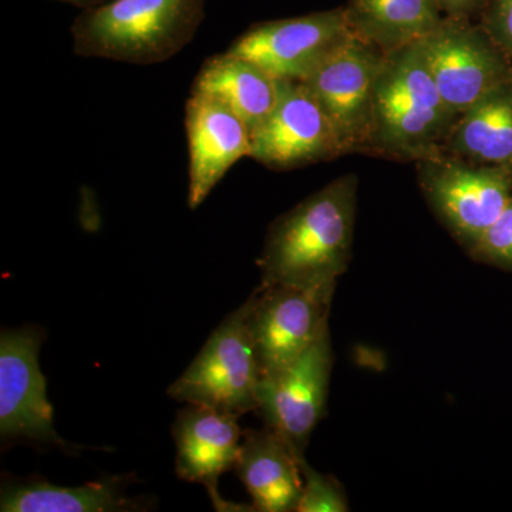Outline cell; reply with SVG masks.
I'll use <instances>...</instances> for the list:
<instances>
[{
  "label": "cell",
  "mask_w": 512,
  "mask_h": 512,
  "mask_svg": "<svg viewBox=\"0 0 512 512\" xmlns=\"http://www.w3.org/2000/svg\"><path fill=\"white\" fill-rule=\"evenodd\" d=\"M357 185L355 174L343 175L272 224L261 285L338 284L352 255Z\"/></svg>",
  "instance_id": "1"
},
{
  "label": "cell",
  "mask_w": 512,
  "mask_h": 512,
  "mask_svg": "<svg viewBox=\"0 0 512 512\" xmlns=\"http://www.w3.org/2000/svg\"><path fill=\"white\" fill-rule=\"evenodd\" d=\"M457 119L434 83L420 40L383 56L366 151L417 163L444 151Z\"/></svg>",
  "instance_id": "2"
},
{
  "label": "cell",
  "mask_w": 512,
  "mask_h": 512,
  "mask_svg": "<svg viewBox=\"0 0 512 512\" xmlns=\"http://www.w3.org/2000/svg\"><path fill=\"white\" fill-rule=\"evenodd\" d=\"M205 0H107L72 26L74 53L133 64L164 62L191 42Z\"/></svg>",
  "instance_id": "3"
},
{
  "label": "cell",
  "mask_w": 512,
  "mask_h": 512,
  "mask_svg": "<svg viewBox=\"0 0 512 512\" xmlns=\"http://www.w3.org/2000/svg\"><path fill=\"white\" fill-rule=\"evenodd\" d=\"M259 383L261 367L247 301L212 332L194 362L171 384L168 396L239 417L258 409Z\"/></svg>",
  "instance_id": "4"
},
{
  "label": "cell",
  "mask_w": 512,
  "mask_h": 512,
  "mask_svg": "<svg viewBox=\"0 0 512 512\" xmlns=\"http://www.w3.org/2000/svg\"><path fill=\"white\" fill-rule=\"evenodd\" d=\"M421 190L439 220L471 249L512 201V173L446 151L417 161Z\"/></svg>",
  "instance_id": "5"
},
{
  "label": "cell",
  "mask_w": 512,
  "mask_h": 512,
  "mask_svg": "<svg viewBox=\"0 0 512 512\" xmlns=\"http://www.w3.org/2000/svg\"><path fill=\"white\" fill-rule=\"evenodd\" d=\"M336 284L261 285L248 299L249 326L262 377L292 365L328 335Z\"/></svg>",
  "instance_id": "6"
},
{
  "label": "cell",
  "mask_w": 512,
  "mask_h": 512,
  "mask_svg": "<svg viewBox=\"0 0 512 512\" xmlns=\"http://www.w3.org/2000/svg\"><path fill=\"white\" fill-rule=\"evenodd\" d=\"M420 43L441 97L458 116L512 80V60L481 23L444 16Z\"/></svg>",
  "instance_id": "7"
},
{
  "label": "cell",
  "mask_w": 512,
  "mask_h": 512,
  "mask_svg": "<svg viewBox=\"0 0 512 512\" xmlns=\"http://www.w3.org/2000/svg\"><path fill=\"white\" fill-rule=\"evenodd\" d=\"M384 53L350 33L303 83L335 130L343 153L366 151L372 130L373 90Z\"/></svg>",
  "instance_id": "8"
},
{
  "label": "cell",
  "mask_w": 512,
  "mask_h": 512,
  "mask_svg": "<svg viewBox=\"0 0 512 512\" xmlns=\"http://www.w3.org/2000/svg\"><path fill=\"white\" fill-rule=\"evenodd\" d=\"M350 33L342 6L258 23L239 36L228 52L258 64L275 79L303 82Z\"/></svg>",
  "instance_id": "9"
},
{
  "label": "cell",
  "mask_w": 512,
  "mask_h": 512,
  "mask_svg": "<svg viewBox=\"0 0 512 512\" xmlns=\"http://www.w3.org/2000/svg\"><path fill=\"white\" fill-rule=\"evenodd\" d=\"M43 333L36 328L3 329L0 335V437L30 440L66 450L56 433L46 379L39 366Z\"/></svg>",
  "instance_id": "10"
},
{
  "label": "cell",
  "mask_w": 512,
  "mask_h": 512,
  "mask_svg": "<svg viewBox=\"0 0 512 512\" xmlns=\"http://www.w3.org/2000/svg\"><path fill=\"white\" fill-rule=\"evenodd\" d=\"M338 136L308 87L279 80L274 110L251 134V154L272 170H292L343 156Z\"/></svg>",
  "instance_id": "11"
},
{
  "label": "cell",
  "mask_w": 512,
  "mask_h": 512,
  "mask_svg": "<svg viewBox=\"0 0 512 512\" xmlns=\"http://www.w3.org/2000/svg\"><path fill=\"white\" fill-rule=\"evenodd\" d=\"M332 363L328 333L292 365L262 377L259 383L258 410L266 427L284 437L299 454L325 413Z\"/></svg>",
  "instance_id": "12"
},
{
  "label": "cell",
  "mask_w": 512,
  "mask_h": 512,
  "mask_svg": "<svg viewBox=\"0 0 512 512\" xmlns=\"http://www.w3.org/2000/svg\"><path fill=\"white\" fill-rule=\"evenodd\" d=\"M237 419L212 407L187 404L173 426L175 473L180 480L204 485L217 511H247L218 493V480L238 463L242 431Z\"/></svg>",
  "instance_id": "13"
},
{
  "label": "cell",
  "mask_w": 512,
  "mask_h": 512,
  "mask_svg": "<svg viewBox=\"0 0 512 512\" xmlns=\"http://www.w3.org/2000/svg\"><path fill=\"white\" fill-rule=\"evenodd\" d=\"M190 184L188 207H200L232 165L251 154V131L234 111L204 94L191 93L185 107Z\"/></svg>",
  "instance_id": "14"
},
{
  "label": "cell",
  "mask_w": 512,
  "mask_h": 512,
  "mask_svg": "<svg viewBox=\"0 0 512 512\" xmlns=\"http://www.w3.org/2000/svg\"><path fill=\"white\" fill-rule=\"evenodd\" d=\"M244 437L234 470L251 495L254 511H296L303 487V454L269 427L247 431Z\"/></svg>",
  "instance_id": "15"
},
{
  "label": "cell",
  "mask_w": 512,
  "mask_h": 512,
  "mask_svg": "<svg viewBox=\"0 0 512 512\" xmlns=\"http://www.w3.org/2000/svg\"><path fill=\"white\" fill-rule=\"evenodd\" d=\"M191 93L220 101L247 124L252 134L274 110L279 80L258 64L227 50L204 63Z\"/></svg>",
  "instance_id": "16"
},
{
  "label": "cell",
  "mask_w": 512,
  "mask_h": 512,
  "mask_svg": "<svg viewBox=\"0 0 512 512\" xmlns=\"http://www.w3.org/2000/svg\"><path fill=\"white\" fill-rule=\"evenodd\" d=\"M444 151L512 173V80L495 87L458 116Z\"/></svg>",
  "instance_id": "17"
},
{
  "label": "cell",
  "mask_w": 512,
  "mask_h": 512,
  "mask_svg": "<svg viewBox=\"0 0 512 512\" xmlns=\"http://www.w3.org/2000/svg\"><path fill=\"white\" fill-rule=\"evenodd\" d=\"M123 477L57 487L40 477L3 481L2 512H124L146 510L144 503L128 498Z\"/></svg>",
  "instance_id": "18"
},
{
  "label": "cell",
  "mask_w": 512,
  "mask_h": 512,
  "mask_svg": "<svg viewBox=\"0 0 512 512\" xmlns=\"http://www.w3.org/2000/svg\"><path fill=\"white\" fill-rule=\"evenodd\" d=\"M343 8L350 32L384 55L419 42L444 19L437 0H349Z\"/></svg>",
  "instance_id": "19"
},
{
  "label": "cell",
  "mask_w": 512,
  "mask_h": 512,
  "mask_svg": "<svg viewBox=\"0 0 512 512\" xmlns=\"http://www.w3.org/2000/svg\"><path fill=\"white\" fill-rule=\"evenodd\" d=\"M303 487L296 512H346L348 501L342 488L328 476L313 470L305 457H299Z\"/></svg>",
  "instance_id": "20"
},
{
  "label": "cell",
  "mask_w": 512,
  "mask_h": 512,
  "mask_svg": "<svg viewBox=\"0 0 512 512\" xmlns=\"http://www.w3.org/2000/svg\"><path fill=\"white\" fill-rule=\"evenodd\" d=\"M478 261L512 269V201L501 217L485 231L473 248L468 249Z\"/></svg>",
  "instance_id": "21"
},
{
  "label": "cell",
  "mask_w": 512,
  "mask_h": 512,
  "mask_svg": "<svg viewBox=\"0 0 512 512\" xmlns=\"http://www.w3.org/2000/svg\"><path fill=\"white\" fill-rule=\"evenodd\" d=\"M481 26L512 60V0H488Z\"/></svg>",
  "instance_id": "22"
},
{
  "label": "cell",
  "mask_w": 512,
  "mask_h": 512,
  "mask_svg": "<svg viewBox=\"0 0 512 512\" xmlns=\"http://www.w3.org/2000/svg\"><path fill=\"white\" fill-rule=\"evenodd\" d=\"M444 16L471 19L481 16L488 0H437Z\"/></svg>",
  "instance_id": "23"
},
{
  "label": "cell",
  "mask_w": 512,
  "mask_h": 512,
  "mask_svg": "<svg viewBox=\"0 0 512 512\" xmlns=\"http://www.w3.org/2000/svg\"><path fill=\"white\" fill-rule=\"evenodd\" d=\"M60 2L72 3V5L80 6L83 9L94 8L107 0H60Z\"/></svg>",
  "instance_id": "24"
}]
</instances>
